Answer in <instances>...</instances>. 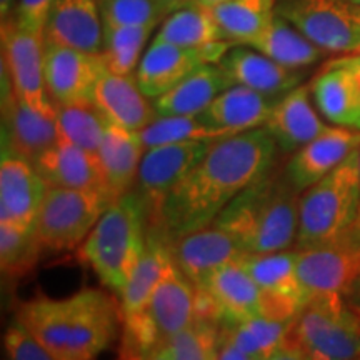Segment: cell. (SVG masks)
Returning <instances> with one entry per match:
<instances>
[{
	"label": "cell",
	"instance_id": "obj_1",
	"mask_svg": "<svg viewBox=\"0 0 360 360\" xmlns=\"http://www.w3.org/2000/svg\"><path fill=\"white\" fill-rule=\"evenodd\" d=\"M277 148L264 127L214 141L204 159L170 192L150 227L174 242L214 224L237 195L272 172Z\"/></svg>",
	"mask_w": 360,
	"mask_h": 360
},
{
	"label": "cell",
	"instance_id": "obj_2",
	"mask_svg": "<svg viewBox=\"0 0 360 360\" xmlns=\"http://www.w3.org/2000/svg\"><path fill=\"white\" fill-rule=\"evenodd\" d=\"M17 321L56 360H94L115 339L122 314L105 292L84 289L64 299L20 304Z\"/></svg>",
	"mask_w": 360,
	"mask_h": 360
},
{
	"label": "cell",
	"instance_id": "obj_3",
	"mask_svg": "<svg viewBox=\"0 0 360 360\" xmlns=\"http://www.w3.org/2000/svg\"><path fill=\"white\" fill-rule=\"evenodd\" d=\"M299 191L285 175L269 172L247 187L214 224L232 233L245 254L287 250L299 231Z\"/></svg>",
	"mask_w": 360,
	"mask_h": 360
},
{
	"label": "cell",
	"instance_id": "obj_4",
	"mask_svg": "<svg viewBox=\"0 0 360 360\" xmlns=\"http://www.w3.org/2000/svg\"><path fill=\"white\" fill-rule=\"evenodd\" d=\"M148 210L139 192L112 202L80 247V257L107 289L122 295L147 245Z\"/></svg>",
	"mask_w": 360,
	"mask_h": 360
},
{
	"label": "cell",
	"instance_id": "obj_5",
	"mask_svg": "<svg viewBox=\"0 0 360 360\" xmlns=\"http://www.w3.org/2000/svg\"><path fill=\"white\" fill-rule=\"evenodd\" d=\"M359 202L360 148L300 197L295 240L299 250L355 238Z\"/></svg>",
	"mask_w": 360,
	"mask_h": 360
},
{
	"label": "cell",
	"instance_id": "obj_6",
	"mask_svg": "<svg viewBox=\"0 0 360 360\" xmlns=\"http://www.w3.org/2000/svg\"><path fill=\"white\" fill-rule=\"evenodd\" d=\"M290 339L312 360H354L360 357V314L344 297L312 300L295 319Z\"/></svg>",
	"mask_w": 360,
	"mask_h": 360
},
{
	"label": "cell",
	"instance_id": "obj_7",
	"mask_svg": "<svg viewBox=\"0 0 360 360\" xmlns=\"http://www.w3.org/2000/svg\"><path fill=\"white\" fill-rule=\"evenodd\" d=\"M110 204L112 199L103 192L49 186L35 222L40 244L57 252L75 249Z\"/></svg>",
	"mask_w": 360,
	"mask_h": 360
},
{
	"label": "cell",
	"instance_id": "obj_8",
	"mask_svg": "<svg viewBox=\"0 0 360 360\" xmlns=\"http://www.w3.org/2000/svg\"><path fill=\"white\" fill-rule=\"evenodd\" d=\"M276 12L327 53L360 45V6L352 0H277Z\"/></svg>",
	"mask_w": 360,
	"mask_h": 360
},
{
	"label": "cell",
	"instance_id": "obj_9",
	"mask_svg": "<svg viewBox=\"0 0 360 360\" xmlns=\"http://www.w3.org/2000/svg\"><path fill=\"white\" fill-rule=\"evenodd\" d=\"M2 69L11 79L13 92L40 114L56 117L47 87H45V35L17 25L13 20L2 22Z\"/></svg>",
	"mask_w": 360,
	"mask_h": 360
},
{
	"label": "cell",
	"instance_id": "obj_10",
	"mask_svg": "<svg viewBox=\"0 0 360 360\" xmlns=\"http://www.w3.org/2000/svg\"><path fill=\"white\" fill-rule=\"evenodd\" d=\"M212 142H177L147 148L139 169L135 192L146 202L150 225L159 217L170 192L204 159Z\"/></svg>",
	"mask_w": 360,
	"mask_h": 360
},
{
	"label": "cell",
	"instance_id": "obj_11",
	"mask_svg": "<svg viewBox=\"0 0 360 360\" xmlns=\"http://www.w3.org/2000/svg\"><path fill=\"white\" fill-rule=\"evenodd\" d=\"M232 47L233 44L227 40L204 47H180L154 37L135 70V79L142 92L154 101L174 89L199 67L219 64Z\"/></svg>",
	"mask_w": 360,
	"mask_h": 360
},
{
	"label": "cell",
	"instance_id": "obj_12",
	"mask_svg": "<svg viewBox=\"0 0 360 360\" xmlns=\"http://www.w3.org/2000/svg\"><path fill=\"white\" fill-rule=\"evenodd\" d=\"M297 259L299 250L245 254L238 259L262 292L264 317L295 321L307 305L297 274Z\"/></svg>",
	"mask_w": 360,
	"mask_h": 360
},
{
	"label": "cell",
	"instance_id": "obj_13",
	"mask_svg": "<svg viewBox=\"0 0 360 360\" xmlns=\"http://www.w3.org/2000/svg\"><path fill=\"white\" fill-rule=\"evenodd\" d=\"M197 315L217 321L222 328L262 315V292L238 260L220 267L197 290Z\"/></svg>",
	"mask_w": 360,
	"mask_h": 360
},
{
	"label": "cell",
	"instance_id": "obj_14",
	"mask_svg": "<svg viewBox=\"0 0 360 360\" xmlns=\"http://www.w3.org/2000/svg\"><path fill=\"white\" fill-rule=\"evenodd\" d=\"M297 274L307 304L317 299L347 297L360 274V240L299 250Z\"/></svg>",
	"mask_w": 360,
	"mask_h": 360
},
{
	"label": "cell",
	"instance_id": "obj_15",
	"mask_svg": "<svg viewBox=\"0 0 360 360\" xmlns=\"http://www.w3.org/2000/svg\"><path fill=\"white\" fill-rule=\"evenodd\" d=\"M105 70L101 53H87L45 40V87L53 105L94 102L97 82Z\"/></svg>",
	"mask_w": 360,
	"mask_h": 360
},
{
	"label": "cell",
	"instance_id": "obj_16",
	"mask_svg": "<svg viewBox=\"0 0 360 360\" xmlns=\"http://www.w3.org/2000/svg\"><path fill=\"white\" fill-rule=\"evenodd\" d=\"M49 184L25 157L2 147L0 224L34 229Z\"/></svg>",
	"mask_w": 360,
	"mask_h": 360
},
{
	"label": "cell",
	"instance_id": "obj_17",
	"mask_svg": "<svg viewBox=\"0 0 360 360\" xmlns=\"http://www.w3.org/2000/svg\"><path fill=\"white\" fill-rule=\"evenodd\" d=\"M57 142L56 117L40 114L17 97L7 72L2 69V147L34 164Z\"/></svg>",
	"mask_w": 360,
	"mask_h": 360
},
{
	"label": "cell",
	"instance_id": "obj_18",
	"mask_svg": "<svg viewBox=\"0 0 360 360\" xmlns=\"http://www.w3.org/2000/svg\"><path fill=\"white\" fill-rule=\"evenodd\" d=\"M170 250L174 262L195 290L202 289L222 265L245 255L236 237L215 224L170 242Z\"/></svg>",
	"mask_w": 360,
	"mask_h": 360
},
{
	"label": "cell",
	"instance_id": "obj_19",
	"mask_svg": "<svg viewBox=\"0 0 360 360\" xmlns=\"http://www.w3.org/2000/svg\"><path fill=\"white\" fill-rule=\"evenodd\" d=\"M360 148V130L327 127L295 152L285 167V177L295 191L305 192Z\"/></svg>",
	"mask_w": 360,
	"mask_h": 360
},
{
	"label": "cell",
	"instance_id": "obj_20",
	"mask_svg": "<svg viewBox=\"0 0 360 360\" xmlns=\"http://www.w3.org/2000/svg\"><path fill=\"white\" fill-rule=\"evenodd\" d=\"M47 42L87 53L103 51V19L98 0H56L45 22Z\"/></svg>",
	"mask_w": 360,
	"mask_h": 360
},
{
	"label": "cell",
	"instance_id": "obj_21",
	"mask_svg": "<svg viewBox=\"0 0 360 360\" xmlns=\"http://www.w3.org/2000/svg\"><path fill=\"white\" fill-rule=\"evenodd\" d=\"M232 85L252 89L269 97H282L302 84L304 74L277 64L249 45H233L219 62Z\"/></svg>",
	"mask_w": 360,
	"mask_h": 360
},
{
	"label": "cell",
	"instance_id": "obj_22",
	"mask_svg": "<svg viewBox=\"0 0 360 360\" xmlns=\"http://www.w3.org/2000/svg\"><path fill=\"white\" fill-rule=\"evenodd\" d=\"M34 165L51 187L103 192L112 199L98 155L74 143L58 139L56 146L45 150Z\"/></svg>",
	"mask_w": 360,
	"mask_h": 360
},
{
	"label": "cell",
	"instance_id": "obj_23",
	"mask_svg": "<svg viewBox=\"0 0 360 360\" xmlns=\"http://www.w3.org/2000/svg\"><path fill=\"white\" fill-rule=\"evenodd\" d=\"M143 314L164 342L191 326L197 317V290L174 259L165 269Z\"/></svg>",
	"mask_w": 360,
	"mask_h": 360
},
{
	"label": "cell",
	"instance_id": "obj_24",
	"mask_svg": "<svg viewBox=\"0 0 360 360\" xmlns=\"http://www.w3.org/2000/svg\"><path fill=\"white\" fill-rule=\"evenodd\" d=\"M327 127L310 102L309 85H299L278 98L264 124L282 152H297Z\"/></svg>",
	"mask_w": 360,
	"mask_h": 360
},
{
	"label": "cell",
	"instance_id": "obj_25",
	"mask_svg": "<svg viewBox=\"0 0 360 360\" xmlns=\"http://www.w3.org/2000/svg\"><path fill=\"white\" fill-rule=\"evenodd\" d=\"M94 103L101 109L110 124L139 132L155 120L157 110L154 102L139 87L135 74L120 75L105 70L98 79Z\"/></svg>",
	"mask_w": 360,
	"mask_h": 360
},
{
	"label": "cell",
	"instance_id": "obj_26",
	"mask_svg": "<svg viewBox=\"0 0 360 360\" xmlns=\"http://www.w3.org/2000/svg\"><path fill=\"white\" fill-rule=\"evenodd\" d=\"M170 262H172L170 242L159 229L148 225L146 250L130 274L127 285L120 295L122 321L146 312L152 294Z\"/></svg>",
	"mask_w": 360,
	"mask_h": 360
},
{
	"label": "cell",
	"instance_id": "obj_27",
	"mask_svg": "<svg viewBox=\"0 0 360 360\" xmlns=\"http://www.w3.org/2000/svg\"><path fill=\"white\" fill-rule=\"evenodd\" d=\"M143 154L146 147L139 137V132L115 124L107 125L97 155L101 159L112 199L117 200L124 193L132 191L137 182Z\"/></svg>",
	"mask_w": 360,
	"mask_h": 360
},
{
	"label": "cell",
	"instance_id": "obj_28",
	"mask_svg": "<svg viewBox=\"0 0 360 360\" xmlns=\"http://www.w3.org/2000/svg\"><path fill=\"white\" fill-rule=\"evenodd\" d=\"M232 85L219 64H205L182 82L154 98L157 115H200L225 89Z\"/></svg>",
	"mask_w": 360,
	"mask_h": 360
},
{
	"label": "cell",
	"instance_id": "obj_29",
	"mask_svg": "<svg viewBox=\"0 0 360 360\" xmlns=\"http://www.w3.org/2000/svg\"><path fill=\"white\" fill-rule=\"evenodd\" d=\"M281 97H269L255 90L231 85L207 107L204 119L229 134L264 127L265 120Z\"/></svg>",
	"mask_w": 360,
	"mask_h": 360
},
{
	"label": "cell",
	"instance_id": "obj_30",
	"mask_svg": "<svg viewBox=\"0 0 360 360\" xmlns=\"http://www.w3.org/2000/svg\"><path fill=\"white\" fill-rule=\"evenodd\" d=\"M310 90L319 110L328 122L339 127H359L360 96L352 72L347 67L330 60L322 74L314 79Z\"/></svg>",
	"mask_w": 360,
	"mask_h": 360
},
{
	"label": "cell",
	"instance_id": "obj_31",
	"mask_svg": "<svg viewBox=\"0 0 360 360\" xmlns=\"http://www.w3.org/2000/svg\"><path fill=\"white\" fill-rule=\"evenodd\" d=\"M249 47L272 58L277 64L297 70L315 64L327 53L314 42H310L299 29H295L277 12L262 30V34L252 40Z\"/></svg>",
	"mask_w": 360,
	"mask_h": 360
},
{
	"label": "cell",
	"instance_id": "obj_32",
	"mask_svg": "<svg viewBox=\"0 0 360 360\" xmlns=\"http://www.w3.org/2000/svg\"><path fill=\"white\" fill-rule=\"evenodd\" d=\"M154 37L180 47H204L225 40L212 11L193 2L170 13L157 29Z\"/></svg>",
	"mask_w": 360,
	"mask_h": 360
},
{
	"label": "cell",
	"instance_id": "obj_33",
	"mask_svg": "<svg viewBox=\"0 0 360 360\" xmlns=\"http://www.w3.org/2000/svg\"><path fill=\"white\" fill-rule=\"evenodd\" d=\"M277 0H229L210 8L225 40L249 45L276 15Z\"/></svg>",
	"mask_w": 360,
	"mask_h": 360
},
{
	"label": "cell",
	"instance_id": "obj_34",
	"mask_svg": "<svg viewBox=\"0 0 360 360\" xmlns=\"http://www.w3.org/2000/svg\"><path fill=\"white\" fill-rule=\"evenodd\" d=\"M58 139L97 154L110 122L94 102L56 105Z\"/></svg>",
	"mask_w": 360,
	"mask_h": 360
},
{
	"label": "cell",
	"instance_id": "obj_35",
	"mask_svg": "<svg viewBox=\"0 0 360 360\" xmlns=\"http://www.w3.org/2000/svg\"><path fill=\"white\" fill-rule=\"evenodd\" d=\"M294 322L260 315L238 326L222 328V332L250 359L267 360L289 340Z\"/></svg>",
	"mask_w": 360,
	"mask_h": 360
},
{
	"label": "cell",
	"instance_id": "obj_36",
	"mask_svg": "<svg viewBox=\"0 0 360 360\" xmlns=\"http://www.w3.org/2000/svg\"><path fill=\"white\" fill-rule=\"evenodd\" d=\"M159 27H105L103 25L102 58L107 70L120 75L135 74L148 40Z\"/></svg>",
	"mask_w": 360,
	"mask_h": 360
},
{
	"label": "cell",
	"instance_id": "obj_37",
	"mask_svg": "<svg viewBox=\"0 0 360 360\" xmlns=\"http://www.w3.org/2000/svg\"><path fill=\"white\" fill-rule=\"evenodd\" d=\"M229 134L222 129L214 127L207 122L204 115H165L157 117L147 127L139 130V137L143 147L150 148L165 143L192 142V141H219L229 137Z\"/></svg>",
	"mask_w": 360,
	"mask_h": 360
},
{
	"label": "cell",
	"instance_id": "obj_38",
	"mask_svg": "<svg viewBox=\"0 0 360 360\" xmlns=\"http://www.w3.org/2000/svg\"><path fill=\"white\" fill-rule=\"evenodd\" d=\"M174 360H219L222 326L197 315L191 326L165 340Z\"/></svg>",
	"mask_w": 360,
	"mask_h": 360
},
{
	"label": "cell",
	"instance_id": "obj_39",
	"mask_svg": "<svg viewBox=\"0 0 360 360\" xmlns=\"http://www.w3.org/2000/svg\"><path fill=\"white\" fill-rule=\"evenodd\" d=\"M37 232L15 225L0 224V267L8 278H20L32 272L42 254Z\"/></svg>",
	"mask_w": 360,
	"mask_h": 360
},
{
	"label": "cell",
	"instance_id": "obj_40",
	"mask_svg": "<svg viewBox=\"0 0 360 360\" xmlns=\"http://www.w3.org/2000/svg\"><path fill=\"white\" fill-rule=\"evenodd\" d=\"M105 27H160L175 8L164 0H98Z\"/></svg>",
	"mask_w": 360,
	"mask_h": 360
},
{
	"label": "cell",
	"instance_id": "obj_41",
	"mask_svg": "<svg viewBox=\"0 0 360 360\" xmlns=\"http://www.w3.org/2000/svg\"><path fill=\"white\" fill-rule=\"evenodd\" d=\"M4 345L8 360H56L19 321L7 328Z\"/></svg>",
	"mask_w": 360,
	"mask_h": 360
},
{
	"label": "cell",
	"instance_id": "obj_42",
	"mask_svg": "<svg viewBox=\"0 0 360 360\" xmlns=\"http://www.w3.org/2000/svg\"><path fill=\"white\" fill-rule=\"evenodd\" d=\"M53 2L56 0H19L15 12L8 20H13L24 29L44 32Z\"/></svg>",
	"mask_w": 360,
	"mask_h": 360
},
{
	"label": "cell",
	"instance_id": "obj_43",
	"mask_svg": "<svg viewBox=\"0 0 360 360\" xmlns=\"http://www.w3.org/2000/svg\"><path fill=\"white\" fill-rule=\"evenodd\" d=\"M267 360H312L309 357V354L297 344L295 340H289L282 345L281 349L277 350L276 354H272Z\"/></svg>",
	"mask_w": 360,
	"mask_h": 360
},
{
	"label": "cell",
	"instance_id": "obj_44",
	"mask_svg": "<svg viewBox=\"0 0 360 360\" xmlns=\"http://www.w3.org/2000/svg\"><path fill=\"white\" fill-rule=\"evenodd\" d=\"M219 360H254L249 355L242 352L233 342L222 332V344H220Z\"/></svg>",
	"mask_w": 360,
	"mask_h": 360
},
{
	"label": "cell",
	"instance_id": "obj_45",
	"mask_svg": "<svg viewBox=\"0 0 360 360\" xmlns=\"http://www.w3.org/2000/svg\"><path fill=\"white\" fill-rule=\"evenodd\" d=\"M332 62H334V64L347 67V69L352 72L355 84H357V89H359V96H360V56H355V53H347V56H344V57L334 58ZM357 129L360 130V122H359Z\"/></svg>",
	"mask_w": 360,
	"mask_h": 360
},
{
	"label": "cell",
	"instance_id": "obj_46",
	"mask_svg": "<svg viewBox=\"0 0 360 360\" xmlns=\"http://www.w3.org/2000/svg\"><path fill=\"white\" fill-rule=\"evenodd\" d=\"M141 360H174V359L169 352L167 344H165V342H162V344L155 345L150 352H147L146 355H143Z\"/></svg>",
	"mask_w": 360,
	"mask_h": 360
},
{
	"label": "cell",
	"instance_id": "obj_47",
	"mask_svg": "<svg viewBox=\"0 0 360 360\" xmlns=\"http://www.w3.org/2000/svg\"><path fill=\"white\" fill-rule=\"evenodd\" d=\"M17 4H19V0H0V20L6 22L11 19L15 12Z\"/></svg>",
	"mask_w": 360,
	"mask_h": 360
},
{
	"label": "cell",
	"instance_id": "obj_48",
	"mask_svg": "<svg viewBox=\"0 0 360 360\" xmlns=\"http://www.w3.org/2000/svg\"><path fill=\"white\" fill-rule=\"evenodd\" d=\"M347 299H349V302L352 304L354 309L360 310V274L357 276V278H355V282H354L352 289H350V292H349Z\"/></svg>",
	"mask_w": 360,
	"mask_h": 360
},
{
	"label": "cell",
	"instance_id": "obj_49",
	"mask_svg": "<svg viewBox=\"0 0 360 360\" xmlns=\"http://www.w3.org/2000/svg\"><path fill=\"white\" fill-rule=\"evenodd\" d=\"M191 2H193V4H199V6H202V7H207V8H214V7L220 6V4L229 2V0H191Z\"/></svg>",
	"mask_w": 360,
	"mask_h": 360
},
{
	"label": "cell",
	"instance_id": "obj_50",
	"mask_svg": "<svg viewBox=\"0 0 360 360\" xmlns=\"http://www.w3.org/2000/svg\"><path fill=\"white\" fill-rule=\"evenodd\" d=\"M165 4H169L170 7H174L175 11H177L179 7H182V6H186V4H188L191 2V0H164Z\"/></svg>",
	"mask_w": 360,
	"mask_h": 360
},
{
	"label": "cell",
	"instance_id": "obj_51",
	"mask_svg": "<svg viewBox=\"0 0 360 360\" xmlns=\"http://www.w3.org/2000/svg\"><path fill=\"white\" fill-rule=\"evenodd\" d=\"M354 237L360 240V202H359V214H357V220H355V227H354Z\"/></svg>",
	"mask_w": 360,
	"mask_h": 360
},
{
	"label": "cell",
	"instance_id": "obj_52",
	"mask_svg": "<svg viewBox=\"0 0 360 360\" xmlns=\"http://www.w3.org/2000/svg\"><path fill=\"white\" fill-rule=\"evenodd\" d=\"M352 53H355V56H360V45H359V47H357V49H355V51H354Z\"/></svg>",
	"mask_w": 360,
	"mask_h": 360
},
{
	"label": "cell",
	"instance_id": "obj_53",
	"mask_svg": "<svg viewBox=\"0 0 360 360\" xmlns=\"http://www.w3.org/2000/svg\"><path fill=\"white\" fill-rule=\"evenodd\" d=\"M352 2H355V4H359V6H360V0H352Z\"/></svg>",
	"mask_w": 360,
	"mask_h": 360
},
{
	"label": "cell",
	"instance_id": "obj_54",
	"mask_svg": "<svg viewBox=\"0 0 360 360\" xmlns=\"http://www.w3.org/2000/svg\"><path fill=\"white\" fill-rule=\"evenodd\" d=\"M354 360H360V357H357V359H354Z\"/></svg>",
	"mask_w": 360,
	"mask_h": 360
},
{
	"label": "cell",
	"instance_id": "obj_55",
	"mask_svg": "<svg viewBox=\"0 0 360 360\" xmlns=\"http://www.w3.org/2000/svg\"><path fill=\"white\" fill-rule=\"evenodd\" d=\"M359 314H360V310H359Z\"/></svg>",
	"mask_w": 360,
	"mask_h": 360
}]
</instances>
